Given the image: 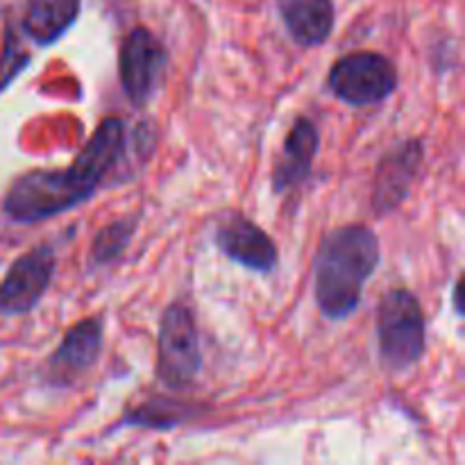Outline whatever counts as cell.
Segmentation results:
<instances>
[{"instance_id":"6da1fadb","label":"cell","mask_w":465,"mask_h":465,"mask_svg":"<svg viewBox=\"0 0 465 465\" xmlns=\"http://www.w3.org/2000/svg\"><path fill=\"white\" fill-rule=\"evenodd\" d=\"M130 136L123 118H104L71 166L18 175L3 200V212L16 225H35L94 198L109 175L125 162Z\"/></svg>"},{"instance_id":"7a4b0ae2","label":"cell","mask_w":465,"mask_h":465,"mask_svg":"<svg viewBox=\"0 0 465 465\" xmlns=\"http://www.w3.org/2000/svg\"><path fill=\"white\" fill-rule=\"evenodd\" d=\"M380 259V236L371 227L343 225L327 232L313 257V298L322 316L330 321L352 316Z\"/></svg>"},{"instance_id":"3957f363","label":"cell","mask_w":465,"mask_h":465,"mask_svg":"<svg viewBox=\"0 0 465 465\" xmlns=\"http://www.w3.org/2000/svg\"><path fill=\"white\" fill-rule=\"evenodd\" d=\"M377 343L381 366L400 375L422 361L427 352V325L420 300L409 289L386 291L377 312Z\"/></svg>"},{"instance_id":"277c9868","label":"cell","mask_w":465,"mask_h":465,"mask_svg":"<svg viewBox=\"0 0 465 465\" xmlns=\"http://www.w3.org/2000/svg\"><path fill=\"white\" fill-rule=\"evenodd\" d=\"M203 371L198 325L184 302H171L162 313L157 334V377L168 391H186Z\"/></svg>"},{"instance_id":"5b68a950","label":"cell","mask_w":465,"mask_h":465,"mask_svg":"<svg viewBox=\"0 0 465 465\" xmlns=\"http://www.w3.org/2000/svg\"><path fill=\"white\" fill-rule=\"evenodd\" d=\"M398 66L386 54L372 50L343 54L327 75L331 95L350 107H372L398 91Z\"/></svg>"},{"instance_id":"8992f818","label":"cell","mask_w":465,"mask_h":465,"mask_svg":"<svg viewBox=\"0 0 465 465\" xmlns=\"http://www.w3.org/2000/svg\"><path fill=\"white\" fill-rule=\"evenodd\" d=\"M168 71V50L162 41L139 25L123 39L118 53V75L123 94L134 107H145L157 95Z\"/></svg>"},{"instance_id":"52a82bcc","label":"cell","mask_w":465,"mask_h":465,"mask_svg":"<svg viewBox=\"0 0 465 465\" xmlns=\"http://www.w3.org/2000/svg\"><path fill=\"white\" fill-rule=\"evenodd\" d=\"M57 254L48 243L27 250L0 280V316L16 318L35 312L53 284Z\"/></svg>"},{"instance_id":"ba28073f","label":"cell","mask_w":465,"mask_h":465,"mask_svg":"<svg viewBox=\"0 0 465 465\" xmlns=\"http://www.w3.org/2000/svg\"><path fill=\"white\" fill-rule=\"evenodd\" d=\"M425 162V143L404 139L380 159L372 180L371 209L377 218L398 212L411 195V186Z\"/></svg>"},{"instance_id":"9c48e42d","label":"cell","mask_w":465,"mask_h":465,"mask_svg":"<svg viewBox=\"0 0 465 465\" xmlns=\"http://www.w3.org/2000/svg\"><path fill=\"white\" fill-rule=\"evenodd\" d=\"M104 318L94 316L68 327L62 343L48 357L44 368L45 384L53 389H68L98 363L103 352Z\"/></svg>"},{"instance_id":"30bf717a","label":"cell","mask_w":465,"mask_h":465,"mask_svg":"<svg viewBox=\"0 0 465 465\" xmlns=\"http://www.w3.org/2000/svg\"><path fill=\"white\" fill-rule=\"evenodd\" d=\"M213 243L230 262L252 272H262V275L275 271L280 262L272 236L239 212H230L218 223L213 232Z\"/></svg>"},{"instance_id":"8fae6325","label":"cell","mask_w":465,"mask_h":465,"mask_svg":"<svg viewBox=\"0 0 465 465\" xmlns=\"http://www.w3.org/2000/svg\"><path fill=\"white\" fill-rule=\"evenodd\" d=\"M318 148H321V134L313 121L309 118H295L293 127L286 134L282 153L272 166L271 186L275 195H284L289 191L298 189L309 180L316 159Z\"/></svg>"},{"instance_id":"7c38bea8","label":"cell","mask_w":465,"mask_h":465,"mask_svg":"<svg viewBox=\"0 0 465 465\" xmlns=\"http://www.w3.org/2000/svg\"><path fill=\"white\" fill-rule=\"evenodd\" d=\"M277 9L300 48H318L331 36L336 23L334 0H277Z\"/></svg>"},{"instance_id":"4fadbf2b","label":"cell","mask_w":465,"mask_h":465,"mask_svg":"<svg viewBox=\"0 0 465 465\" xmlns=\"http://www.w3.org/2000/svg\"><path fill=\"white\" fill-rule=\"evenodd\" d=\"M82 0H27L23 32L41 48L54 45L80 18Z\"/></svg>"},{"instance_id":"5bb4252c","label":"cell","mask_w":465,"mask_h":465,"mask_svg":"<svg viewBox=\"0 0 465 465\" xmlns=\"http://www.w3.org/2000/svg\"><path fill=\"white\" fill-rule=\"evenodd\" d=\"M195 404L180 402V400H166V398H153L145 404H139L136 409H130L125 416L121 418L118 425L121 427H145V430H175V427L184 425V422L193 420L200 416Z\"/></svg>"},{"instance_id":"9a60e30c","label":"cell","mask_w":465,"mask_h":465,"mask_svg":"<svg viewBox=\"0 0 465 465\" xmlns=\"http://www.w3.org/2000/svg\"><path fill=\"white\" fill-rule=\"evenodd\" d=\"M139 221L141 213L130 212L125 216L112 221L109 225L100 227L98 234L94 236V243H91V266L103 268L116 263L127 252V248H130L132 239H134L136 230H139Z\"/></svg>"},{"instance_id":"2e32d148","label":"cell","mask_w":465,"mask_h":465,"mask_svg":"<svg viewBox=\"0 0 465 465\" xmlns=\"http://www.w3.org/2000/svg\"><path fill=\"white\" fill-rule=\"evenodd\" d=\"M27 64H30V54L18 50V45L14 44V36L12 44H9L7 39V45H5V50L0 53V91L7 89L14 82V77L21 71H25Z\"/></svg>"},{"instance_id":"e0dca14e","label":"cell","mask_w":465,"mask_h":465,"mask_svg":"<svg viewBox=\"0 0 465 465\" xmlns=\"http://www.w3.org/2000/svg\"><path fill=\"white\" fill-rule=\"evenodd\" d=\"M452 304H454V312H457L459 318H463V307H461V277L454 282L452 286Z\"/></svg>"}]
</instances>
